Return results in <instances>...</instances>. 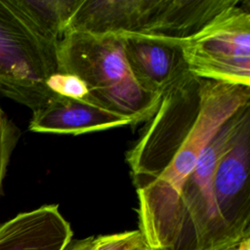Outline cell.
I'll return each instance as SVG.
<instances>
[{
  "label": "cell",
  "instance_id": "9c48e42d",
  "mask_svg": "<svg viewBox=\"0 0 250 250\" xmlns=\"http://www.w3.org/2000/svg\"><path fill=\"white\" fill-rule=\"evenodd\" d=\"M72 235L59 205H43L0 225V250H64Z\"/></svg>",
  "mask_w": 250,
  "mask_h": 250
},
{
  "label": "cell",
  "instance_id": "9a60e30c",
  "mask_svg": "<svg viewBox=\"0 0 250 250\" xmlns=\"http://www.w3.org/2000/svg\"><path fill=\"white\" fill-rule=\"evenodd\" d=\"M140 250H154V249H151V248H149V247H147V246H145L144 248H142V249H140Z\"/></svg>",
  "mask_w": 250,
  "mask_h": 250
},
{
  "label": "cell",
  "instance_id": "3957f363",
  "mask_svg": "<svg viewBox=\"0 0 250 250\" xmlns=\"http://www.w3.org/2000/svg\"><path fill=\"white\" fill-rule=\"evenodd\" d=\"M57 71L78 76L87 86L85 102L130 119L148 121L162 96L142 88L131 74L119 37L66 31L57 47Z\"/></svg>",
  "mask_w": 250,
  "mask_h": 250
},
{
  "label": "cell",
  "instance_id": "5b68a950",
  "mask_svg": "<svg viewBox=\"0 0 250 250\" xmlns=\"http://www.w3.org/2000/svg\"><path fill=\"white\" fill-rule=\"evenodd\" d=\"M189 72L199 78L250 87V13L237 1L182 42Z\"/></svg>",
  "mask_w": 250,
  "mask_h": 250
},
{
  "label": "cell",
  "instance_id": "52a82bcc",
  "mask_svg": "<svg viewBox=\"0 0 250 250\" xmlns=\"http://www.w3.org/2000/svg\"><path fill=\"white\" fill-rule=\"evenodd\" d=\"M119 38L131 74L145 90L162 96L190 74L182 43L136 35Z\"/></svg>",
  "mask_w": 250,
  "mask_h": 250
},
{
  "label": "cell",
  "instance_id": "ba28073f",
  "mask_svg": "<svg viewBox=\"0 0 250 250\" xmlns=\"http://www.w3.org/2000/svg\"><path fill=\"white\" fill-rule=\"evenodd\" d=\"M127 125H133L130 119L91 103L55 96L32 111L28 129L35 133L81 135Z\"/></svg>",
  "mask_w": 250,
  "mask_h": 250
},
{
  "label": "cell",
  "instance_id": "5bb4252c",
  "mask_svg": "<svg viewBox=\"0 0 250 250\" xmlns=\"http://www.w3.org/2000/svg\"><path fill=\"white\" fill-rule=\"evenodd\" d=\"M221 250H250V237L244 238L229 247Z\"/></svg>",
  "mask_w": 250,
  "mask_h": 250
},
{
  "label": "cell",
  "instance_id": "8fae6325",
  "mask_svg": "<svg viewBox=\"0 0 250 250\" xmlns=\"http://www.w3.org/2000/svg\"><path fill=\"white\" fill-rule=\"evenodd\" d=\"M145 246L144 237L137 229L71 240L64 250H140Z\"/></svg>",
  "mask_w": 250,
  "mask_h": 250
},
{
  "label": "cell",
  "instance_id": "30bf717a",
  "mask_svg": "<svg viewBox=\"0 0 250 250\" xmlns=\"http://www.w3.org/2000/svg\"><path fill=\"white\" fill-rule=\"evenodd\" d=\"M15 7L45 38L59 42L82 0H12Z\"/></svg>",
  "mask_w": 250,
  "mask_h": 250
},
{
  "label": "cell",
  "instance_id": "7c38bea8",
  "mask_svg": "<svg viewBox=\"0 0 250 250\" xmlns=\"http://www.w3.org/2000/svg\"><path fill=\"white\" fill-rule=\"evenodd\" d=\"M21 138V130L0 104V194L12 153Z\"/></svg>",
  "mask_w": 250,
  "mask_h": 250
},
{
  "label": "cell",
  "instance_id": "4fadbf2b",
  "mask_svg": "<svg viewBox=\"0 0 250 250\" xmlns=\"http://www.w3.org/2000/svg\"><path fill=\"white\" fill-rule=\"evenodd\" d=\"M47 86L56 96L80 101H85L88 96L86 84L78 76L71 73L55 72L47 80Z\"/></svg>",
  "mask_w": 250,
  "mask_h": 250
},
{
  "label": "cell",
  "instance_id": "7a4b0ae2",
  "mask_svg": "<svg viewBox=\"0 0 250 250\" xmlns=\"http://www.w3.org/2000/svg\"><path fill=\"white\" fill-rule=\"evenodd\" d=\"M248 122L250 103L219 129L200 154L172 207L152 229L142 234L147 247L154 250H221L242 240L221 215L213 180L219 160L233 146Z\"/></svg>",
  "mask_w": 250,
  "mask_h": 250
},
{
  "label": "cell",
  "instance_id": "277c9868",
  "mask_svg": "<svg viewBox=\"0 0 250 250\" xmlns=\"http://www.w3.org/2000/svg\"><path fill=\"white\" fill-rule=\"evenodd\" d=\"M57 47L12 0H0V96L32 111L51 101L47 80L57 72Z\"/></svg>",
  "mask_w": 250,
  "mask_h": 250
},
{
  "label": "cell",
  "instance_id": "8992f818",
  "mask_svg": "<svg viewBox=\"0 0 250 250\" xmlns=\"http://www.w3.org/2000/svg\"><path fill=\"white\" fill-rule=\"evenodd\" d=\"M250 122L219 160L214 180L215 198L227 225L240 239L250 237Z\"/></svg>",
  "mask_w": 250,
  "mask_h": 250
},
{
  "label": "cell",
  "instance_id": "6da1fadb",
  "mask_svg": "<svg viewBox=\"0 0 250 250\" xmlns=\"http://www.w3.org/2000/svg\"><path fill=\"white\" fill-rule=\"evenodd\" d=\"M250 103V87L192 74L163 93L154 115L126 152L145 234L168 212L219 129Z\"/></svg>",
  "mask_w": 250,
  "mask_h": 250
}]
</instances>
